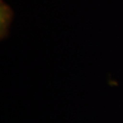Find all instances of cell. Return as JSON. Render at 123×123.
Masks as SVG:
<instances>
[{
	"label": "cell",
	"instance_id": "1",
	"mask_svg": "<svg viewBox=\"0 0 123 123\" xmlns=\"http://www.w3.org/2000/svg\"><path fill=\"white\" fill-rule=\"evenodd\" d=\"M14 12L8 3L4 0H0V37L5 38L9 32L10 26L13 22Z\"/></svg>",
	"mask_w": 123,
	"mask_h": 123
}]
</instances>
